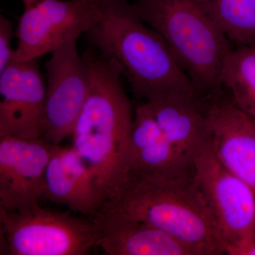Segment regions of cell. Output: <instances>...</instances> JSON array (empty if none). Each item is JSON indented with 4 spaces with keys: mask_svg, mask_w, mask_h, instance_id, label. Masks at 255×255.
I'll list each match as a JSON object with an SVG mask.
<instances>
[{
    "mask_svg": "<svg viewBox=\"0 0 255 255\" xmlns=\"http://www.w3.org/2000/svg\"><path fill=\"white\" fill-rule=\"evenodd\" d=\"M102 0H38L18 20L14 60L38 59L77 41L102 16Z\"/></svg>",
    "mask_w": 255,
    "mask_h": 255,
    "instance_id": "8992f818",
    "label": "cell"
},
{
    "mask_svg": "<svg viewBox=\"0 0 255 255\" xmlns=\"http://www.w3.org/2000/svg\"><path fill=\"white\" fill-rule=\"evenodd\" d=\"M14 28L10 20L0 15V72L14 59L15 50L11 48Z\"/></svg>",
    "mask_w": 255,
    "mask_h": 255,
    "instance_id": "ac0fdd59",
    "label": "cell"
},
{
    "mask_svg": "<svg viewBox=\"0 0 255 255\" xmlns=\"http://www.w3.org/2000/svg\"><path fill=\"white\" fill-rule=\"evenodd\" d=\"M130 170L173 172L191 168L178 157L147 102L135 109L130 143Z\"/></svg>",
    "mask_w": 255,
    "mask_h": 255,
    "instance_id": "9a60e30c",
    "label": "cell"
},
{
    "mask_svg": "<svg viewBox=\"0 0 255 255\" xmlns=\"http://www.w3.org/2000/svg\"><path fill=\"white\" fill-rule=\"evenodd\" d=\"M100 210L148 223L195 255H226L224 240L198 184L194 167L173 172L131 169L118 193Z\"/></svg>",
    "mask_w": 255,
    "mask_h": 255,
    "instance_id": "7a4b0ae2",
    "label": "cell"
},
{
    "mask_svg": "<svg viewBox=\"0 0 255 255\" xmlns=\"http://www.w3.org/2000/svg\"><path fill=\"white\" fill-rule=\"evenodd\" d=\"M137 14L158 32L190 79L198 98L219 90L232 43L196 0H137Z\"/></svg>",
    "mask_w": 255,
    "mask_h": 255,
    "instance_id": "277c9868",
    "label": "cell"
},
{
    "mask_svg": "<svg viewBox=\"0 0 255 255\" xmlns=\"http://www.w3.org/2000/svg\"><path fill=\"white\" fill-rule=\"evenodd\" d=\"M219 87L235 105L255 118V47H237L223 64Z\"/></svg>",
    "mask_w": 255,
    "mask_h": 255,
    "instance_id": "2e32d148",
    "label": "cell"
},
{
    "mask_svg": "<svg viewBox=\"0 0 255 255\" xmlns=\"http://www.w3.org/2000/svg\"><path fill=\"white\" fill-rule=\"evenodd\" d=\"M99 230L97 247L110 255H195L177 239L148 223L100 210L93 217Z\"/></svg>",
    "mask_w": 255,
    "mask_h": 255,
    "instance_id": "4fadbf2b",
    "label": "cell"
},
{
    "mask_svg": "<svg viewBox=\"0 0 255 255\" xmlns=\"http://www.w3.org/2000/svg\"><path fill=\"white\" fill-rule=\"evenodd\" d=\"M85 34L92 48L120 65L137 98L198 97L163 37L146 25L127 0H102V16Z\"/></svg>",
    "mask_w": 255,
    "mask_h": 255,
    "instance_id": "3957f363",
    "label": "cell"
},
{
    "mask_svg": "<svg viewBox=\"0 0 255 255\" xmlns=\"http://www.w3.org/2000/svg\"><path fill=\"white\" fill-rule=\"evenodd\" d=\"M225 253L228 255H255V239L246 238L227 245Z\"/></svg>",
    "mask_w": 255,
    "mask_h": 255,
    "instance_id": "d6986e66",
    "label": "cell"
},
{
    "mask_svg": "<svg viewBox=\"0 0 255 255\" xmlns=\"http://www.w3.org/2000/svg\"><path fill=\"white\" fill-rule=\"evenodd\" d=\"M237 47H255V0H196Z\"/></svg>",
    "mask_w": 255,
    "mask_h": 255,
    "instance_id": "e0dca14e",
    "label": "cell"
},
{
    "mask_svg": "<svg viewBox=\"0 0 255 255\" xmlns=\"http://www.w3.org/2000/svg\"><path fill=\"white\" fill-rule=\"evenodd\" d=\"M0 255H84L97 247L92 221L42 209L17 211L0 208Z\"/></svg>",
    "mask_w": 255,
    "mask_h": 255,
    "instance_id": "5b68a950",
    "label": "cell"
},
{
    "mask_svg": "<svg viewBox=\"0 0 255 255\" xmlns=\"http://www.w3.org/2000/svg\"><path fill=\"white\" fill-rule=\"evenodd\" d=\"M82 55L90 69V90L70 135L72 147L91 169L104 204L118 193L130 172L134 116L120 65L95 48Z\"/></svg>",
    "mask_w": 255,
    "mask_h": 255,
    "instance_id": "6da1fadb",
    "label": "cell"
},
{
    "mask_svg": "<svg viewBox=\"0 0 255 255\" xmlns=\"http://www.w3.org/2000/svg\"><path fill=\"white\" fill-rule=\"evenodd\" d=\"M38 60H13L0 72V137L42 138L46 87Z\"/></svg>",
    "mask_w": 255,
    "mask_h": 255,
    "instance_id": "30bf717a",
    "label": "cell"
},
{
    "mask_svg": "<svg viewBox=\"0 0 255 255\" xmlns=\"http://www.w3.org/2000/svg\"><path fill=\"white\" fill-rule=\"evenodd\" d=\"M52 145L42 138L0 137V208L17 211L39 205Z\"/></svg>",
    "mask_w": 255,
    "mask_h": 255,
    "instance_id": "8fae6325",
    "label": "cell"
},
{
    "mask_svg": "<svg viewBox=\"0 0 255 255\" xmlns=\"http://www.w3.org/2000/svg\"><path fill=\"white\" fill-rule=\"evenodd\" d=\"M146 102L178 157L194 167L211 141L209 122L199 99L173 95Z\"/></svg>",
    "mask_w": 255,
    "mask_h": 255,
    "instance_id": "5bb4252c",
    "label": "cell"
},
{
    "mask_svg": "<svg viewBox=\"0 0 255 255\" xmlns=\"http://www.w3.org/2000/svg\"><path fill=\"white\" fill-rule=\"evenodd\" d=\"M194 169L226 246L246 238L255 239V191L218 160L211 141L196 158Z\"/></svg>",
    "mask_w": 255,
    "mask_h": 255,
    "instance_id": "52a82bcc",
    "label": "cell"
},
{
    "mask_svg": "<svg viewBox=\"0 0 255 255\" xmlns=\"http://www.w3.org/2000/svg\"><path fill=\"white\" fill-rule=\"evenodd\" d=\"M21 1H22L23 5H24V8H26L31 6V5L38 1V0H21Z\"/></svg>",
    "mask_w": 255,
    "mask_h": 255,
    "instance_id": "ffe728a7",
    "label": "cell"
},
{
    "mask_svg": "<svg viewBox=\"0 0 255 255\" xmlns=\"http://www.w3.org/2000/svg\"><path fill=\"white\" fill-rule=\"evenodd\" d=\"M218 160L255 192V121L221 90L199 99Z\"/></svg>",
    "mask_w": 255,
    "mask_h": 255,
    "instance_id": "9c48e42d",
    "label": "cell"
},
{
    "mask_svg": "<svg viewBox=\"0 0 255 255\" xmlns=\"http://www.w3.org/2000/svg\"><path fill=\"white\" fill-rule=\"evenodd\" d=\"M253 118H254V117H253ZM254 119H255V118H254Z\"/></svg>",
    "mask_w": 255,
    "mask_h": 255,
    "instance_id": "44dd1931",
    "label": "cell"
},
{
    "mask_svg": "<svg viewBox=\"0 0 255 255\" xmlns=\"http://www.w3.org/2000/svg\"><path fill=\"white\" fill-rule=\"evenodd\" d=\"M43 199L92 218L103 205L95 176L86 162L73 147L60 145H52Z\"/></svg>",
    "mask_w": 255,
    "mask_h": 255,
    "instance_id": "7c38bea8",
    "label": "cell"
},
{
    "mask_svg": "<svg viewBox=\"0 0 255 255\" xmlns=\"http://www.w3.org/2000/svg\"><path fill=\"white\" fill-rule=\"evenodd\" d=\"M45 64L47 73L44 122L42 139L60 145L70 136L88 96L89 65L79 54L77 41L53 50Z\"/></svg>",
    "mask_w": 255,
    "mask_h": 255,
    "instance_id": "ba28073f",
    "label": "cell"
}]
</instances>
